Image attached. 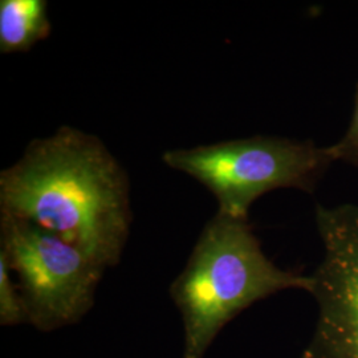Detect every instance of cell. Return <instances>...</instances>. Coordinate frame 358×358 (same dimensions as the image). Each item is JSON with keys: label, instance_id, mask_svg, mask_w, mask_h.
<instances>
[{"label": "cell", "instance_id": "obj_1", "mask_svg": "<svg viewBox=\"0 0 358 358\" xmlns=\"http://www.w3.org/2000/svg\"><path fill=\"white\" fill-rule=\"evenodd\" d=\"M0 215L28 222L110 268L121 262L133 222L128 174L99 137L65 125L29 142L0 173Z\"/></svg>", "mask_w": 358, "mask_h": 358}, {"label": "cell", "instance_id": "obj_2", "mask_svg": "<svg viewBox=\"0 0 358 358\" xmlns=\"http://www.w3.org/2000/svg\"><path fill=\"white\" fill-rule=\"evenodd\" d=\"M310 284V275L279 268L264 254L248 219L217 211L170 287L183 324L182 358H205L244 309L288 289L309 294Z\"/></svg>", "mask_w": 358, "mask_h": 358}, {"label": "cell", "instance_id": "obj_3", "mask_svg": "<svg viewBox=\"0 0 358 358\" xmlns=\"http://www.w3.org/2000/svg\"><path fill=\"white\" fill-rule=\"evenodd\" d=\"M166 166L202 183L217 211L248 219L256 199L278 189L310 192L334 164L328 146L276 136L215 142L162 154Z\"/></svg>", "mask_w": 358, "mask_h": 358}, {"label": "cell", "instance_id": "obj_4", "mask_svg": "<svg viewBox=\"0 0 358 358\" xmlns=\"http://www.w3.org/2000/svg\"><path fill=\"white\" fill-rule=\"evenodd\" d=\"M0 256L17 278L28 324L52 332L83 320L106 269L36 226L0 215Z\"/></svg>", "mask_w": 358, "mask_h": 358}, {"label": "cell", "instance_id": "obj_5", "mask_svg": "<svg viewBox=\"0 0 358 358\" xmlns=\"http://www.w3.org/2000/svg\"><path fill=\"white\" fill-rule=\"evenodd\" d=\"M322 259L310 275L315 332L301 358H358V205L316 207Z\"/></svg>", "mask_w": 358, "mask_h": 358}, {"label": "cell", "instance_id": "obj_6", "mask_svg": "<svg viewBox=\"0 0 358 358\" xmlns=\"http://www.w3.org/2000/svg\"><path fill=\"white\" fill-rule=\"evenodd\" d=\"M51 19L45 0L0 1V52L29 51L50 38Z\"/></svg>", "mask_w": 358, "mask_h": 358}, {"label": "cell", "instance_id": "obj_7", "mask_svg": "<svg viewBox=\"0 0 358 358\" xmlns=\"http://www.w3.org/2000/svg\"><path fill=\"white\" fill-rule=\"evenodd\" d=\"M11 269L6 259L0 256V325L16 327L28 324L26 307Z\"/></svg>", "mask_w": 358, "mask_h": 358}, {"label": "cell", "instance_id": "obj_8", "mask_svg": "<svg viewBox=\"0 0 358 358\" xmlns=\"http://www.w3.org/2000/svg\"><path fill=\"white\" fill-rule=\"evenodd\" d=\"M328 149L334 162H344L346 165L358 167V85L349 127L344 136L336 143L328 146Z\"/></svg>", "mask_w": 358, "mask_h": 358}]
</instances>
